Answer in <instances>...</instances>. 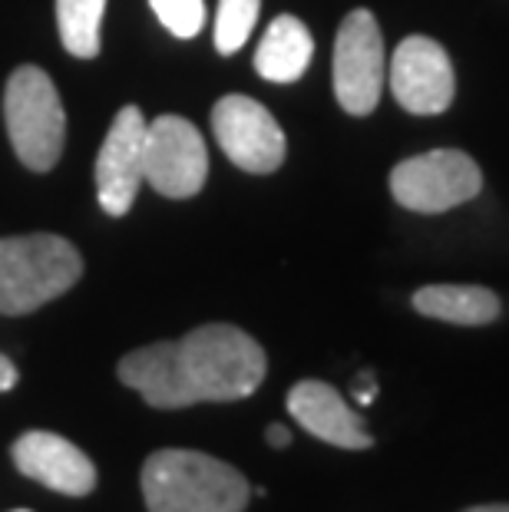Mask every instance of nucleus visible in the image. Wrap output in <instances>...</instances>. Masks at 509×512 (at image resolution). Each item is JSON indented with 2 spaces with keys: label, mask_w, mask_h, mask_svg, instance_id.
<instances>
[{
  "label": "nucleus",
  "mask_w": 509,
  "mask_h": 512,
  "mask_svg": "<svg viewBox=\"0 0 509 512\" xmlns=\"http://www.w3.org/2000/svg\"><path fill=\"white\" fill-rule=\"evenodd\" d=\"M268 374V357L235 324H202L182 341H156L119 361V380L156 410L252 397Z\"/></svg>",
  "instance_id": "f257e3e1"
},
{
  "label": "nucleus",
  "mask_w": 509,
  "mask_h": 512,
  "mask_svg": "<svg viewBox=\"0 0 509 512\" xmlns=\"http://www.w3.org/2000/svg\"><path fill=\"white\" fill-rule=\"evenodd\" d=\"M149 512H245L252 486L235 466L199 450H159L143 466Z\"/></svg>",
  "instance_id": "f03ea898"
},
{
  "label": "nucleus",
  "mask_w": 509,
  "mask_h": 512,
  "mask_svg": "<svg viewBox=\"0 0 509 512\" xmlns=\"http://www.w3.org/2000/svg\"><path fill=\"white\" fill-rule=\"evenodd\" d=\"M83 278V255L63 235L0 238V314H34Z\"/></svg>",
  "instance_id": "7ed1b4c3"
},
{
  "label": "nucleus",
  "mask_w": 509,
  "mask_h": 512,
  "mask_svg": "<svg viewBox=\"0 0 509 512\" xmlns=\"http://www.w3.org/2000/svg\"><path fill=\"white\" fill-rule=\"evenodd\" d=\"M4 123L10 146L30 172H50L67 143V113L60 93L40 67H17L4 90Z\"/></svg>",
  "instance_id": "20e7f679"
},
{
  "label": "nucleus",
  "mask_w": 509,
  "mask_h": 512,
  "mask_svg": "<svg viewBox=\"0 0 509 512\" xmlns=\"http://www.w3.org/2000/svg\"><path fill=\"white\" fill-rule=\"evenodd\" d=\"M483 189V172L463 149H430L397 162L391 172V195L400 209L420 215H440L476 199Z\"/></svg>",
  "instance_id": "39448f33"
},
{
  "label": "nucleus",
  "mask_w": 509,
  "mask_h": 512,
  "mask_svg": "<svg viewBox=\"0 0 509 512\" xmlns=\"http://www.w3.org/2000/svg\"><path fill=\"white\" fill-rule=\"evenodd\" d=\"M387 80L384 37L371 10H351L334 40V96L341 110L367 116L377 110Z\"/></svg>",
  "instance_id": "423d86ee"
},
{
  "label": "nucleus",
  "mask_w": 509,
  "mask_h": 512,
  "mask_svg": "<svg viewBox=\"0 0 509 512\" xmlns=\"http://www.w3.org/2000/svg\"><path fill=\"white\" fill-rule=\"evenodd\" d=\"M143 176L166 199H192L202 192L209 179V152L189 119L166 113L146 126Z\"/></svg>",
  "instance_id": "0eeeda50"
},
{
  "label": "nucleus",
  "mask_w": 509,
  "mask_h": 512,
  "mask_svg": "<svg viewBox=\"0 0 509 512\" xmlns=\"http://www.w3.org/2000/svg\"><path fill=\"white\" fill-rule=\"evenodd\" d=\"M212 133L229 162L252 176H268L285 162V133L278 119L252 96H222L212 110Z\"/></svg>",
  "instance_id": "6e6552de"
},
{
  "label": "nucleus",
  "mask_w": 509,
  "mask_h": 512,
  "mask_svg": "<svg viewBox=\"0 0 509 512\" xmlns=\"http://www.w3.org/2000/svg\"><path fill=\"white\" fill-rule=\"evenodd\" d=\"M394 100L414 116H437L457 96V76L447 50L433 37H407L391 57L387 70Z\"/></svg>",
  "instance_id": "1a4fd4ad"
},
{
  "label": "nucleus",
  "mask_w": 509,
  "mask_h": 512,
  "mask_svg": "<svg viewBox=\"0 0 509 512\" xmlns=\"http://www.w3.org/2000/svg\"><path fill=\"white\" fill-rule=\"evenodd\" d=\"M146 116L139 106H123L106 133L100 156H96V199L100 209L113 219L133 209L143 176V149H146Z\"/></svg>",
  "instance_id": "9d476101"
},
{
  "label": "nucleus",
  "mask_w": 509,
  "mask_h": 512,
  "mask_svg": "<svg viewBox=\"0 0 509 512\" xmlns=\"http://www.w3.org/2000/svg\"><path fill=\"white\" fill-rule=\"evenodd\" d=\"M14 466L63 496H86L96 489V466L80 446L50 430H30L14 443Z\"/></svg>",
  "instance_id": "9b49d317"
},
{
  "label": "nucleus",
  "mask_w": 509,
  "mask_h": 512,
  "mask_svg": "<svg viewBox=\"0 0 509 512\" xmlns=\"http://www.w3.org/2000/svg\"><path fill=\"white\" fill-rule=\"evenodd\" d=\"M288 413L305 427L311 437H318L341 450H371L374 437L367 433L361 413L351 410V403L324 380H301L288 390Z\"/></svg>",
  "instance_id": "f8f14e48"
},
{
  "label": "nucleus",
  "mask_w": 509,
  "mask_h": 512,
  "mask_svg": "<svg viewBox=\"0 0 509 512\" xmlns=\"http://www.w3.org/2000/svg\"><path fill=\"white\" fill-rule=\"evenodd\" d=\"M314 57V37L298 17L281 14L268 24L255 50V70L268 83H295L305 76Z\"/></svg>",
  "instance_id": "ddd939ff"
},
{
  "label": "nucleus",
  "mask_w": 509,
  "mask_h": 512,
  "mask_svg": "<svg viewBox=\"0 0 509 512\" xmlns=\"http://www.w3.org/2000/svg\"><path fill=\"white\" fill-rule=\"evenodd\" d=\"M410 301L424 318L460 324V328H483L503 314L500 298L483 285H427L417 288Z\"/></svg>",
  "instance_id": "4468645a"
},
{
  "label": "nucleus",
  "mask_w": 509,
  "mask_h": 512,
  "mask_svg": "<svg viewBox=\"0 0 509 512\" xmlns=\"http://www.w3.org/2000/svg\"><path fill=\"white\" fill-rule=\"evenodd\" d=\"M106 0H57V30L63 50L80 60H93L100 53V27Z\"/></svg>",
  "instance_id": "2eb2a0df"
},
{
  "label": "nucleus",
  "mask_w": 509,
  "mask_h": 512,
  "mask_svg": "<svg viewBox=\"0 0 509 512\" xmlns=\"http://www.w3.org/2000/svg\"><path fill=\"white\" fill-rule=\"evenodd\" d=\"M258 7L262 0H219V10H215V50L222 57H232L248 43L258 20Z\"/></svg>",
  "instance_id": "dca6fc26"
},
{
  "label": "nucleus",
  "mask_w": 509,
  "mask_h": 512,
  "mask_svg": "<svg viewBox=\"0 0 509 512\" xmlns=\"http://www.w3.org/2000/svg\"><path fill=\"white\" fill-rule=\"evenodd\" d=\"M149 7L159 17V24L179 40H192L205 24L202 0H149Z\"/></svg>",
  "instance_id": "f3484780"
},
{
  "label": "nucleus",
  "mask_w": 509,
  "mask_h": 512,
  "mask_svg": "<svg viewBox=\"0 0 509 512\" xmlns=\"http://www.w3.org/2000/svg\"><path fill=\"white\" fill-rule=\"evenodd\" d=\"M354 400L361 403V407H371V403L377 400V380L371 370H364L361 377H357V384H354Z\"/></svg>",
  "instance_id": "a211bd4d"
},
{
  "label": "nucleus",
  "mask_w": 509,
  "mask_h": 512,
  "mask_svg": "<svg viewBox=\"0 0 509 512\" xmlns=\"http://www.w3.org/2000/svg\"><path fill=\"white\" fill-rule=\"evenodd\" d=\"M14 387H17V367L7 354H0V394H7Z\"/></svg>",
  "instance_id": "6ab92c4d"
},
{
  "label": "nucleus",
  "mask_w": 509,
  "mask_h": 512,
  "mask_svg": "<svg viewBox=\"0 0 509 512\" xmlns=\"http://www.w3.org/2000/svg\"><path fill=\"white\" fill-rule=\"evenodd\" d=\"M265 440L275 446V450H285V446L291 443V430L281 427V423H272V427L265 430Z\"/></svg>",
  "instance_id": "aec40b11"
},
{
  "label": "nucleus",
  "mask_w": 509,
  "mask_h": 512,
  "mask_svg": "<svg viewBox=\"0 0 509 512\" xmlns=\"http://www.w3.org/2000/svg\"><path fill=\"white\" fill-rule=\"evenodd\" d=\"M463 512H509V503H483V506H470Z\"/></svg>",
  "instance_id": "412c9836"
},
{
  "label": "nucleus",
  "mask_w": 509,
  "mask_h": 512,
  "mask_svg": "<svg viewBox=\"0 0 509 512\" xmlns=\"http://www.w3.org/2000/svg\"><path fill=\"white\" fill-rule=\"evenodd\" d=\"M17 512H27V509H17Z\"/></svg>",
  "instance_id": "4be33fe9"
}]
</instances>
